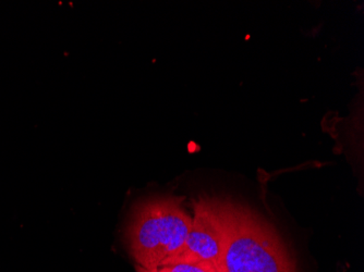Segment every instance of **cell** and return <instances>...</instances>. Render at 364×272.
Masks as SVG:
<instances>
[{
	"label": "cell",
	"mask_w": 364,
	"mask_h": 272,
	"mask_svg": "<svg viewBox=\"0 0 364 272\" xmlns=\"http://www.w3.org/2000/svg\"><path fill=\"white\" fill-rule=\"evenodd\" d=\"M228 272H296L276 229L250 208L220 200Z\"/></svg>",
	"instance_id": "obj_1"
},
{
	"label": "cell",
	"mask_w": 364,
	"mask_h": 272,
	"mask_svg": "<svg viewBox=\"0 0 364 272\" xmlns=\"http://www.w3.org/2000/svg\"><path fill=\"white\" fill-rule=\"evenodd\" d=\"M185 197L157 196L134 206L126 241L136 265L146 269L164 267L185 244L192 217L185 210Z\"/></svg>",
	"instance_id": "obj_2"
},
{
	"label": "cell",
	"mask_w": 364,
	"mask_h": 272,
	"mask_svg": "<svg viewBox=\"0 0 364 272\" xmlns=\"http://www.w3.org/2000/svg\"><path fill=\"white\" fill-rule=\"evenodd\" d=\"M192 206L193 217L185 244L165 266L215 263L223 259L225 232L220 198L201 196L193 200Z\"/></svg>",
	"instance_id": "obj_3"
},
{
	"label": "cell",
	"mask_w": 364,
	"mask_h": 272,
	"mask_svg": "<svg viewBox=\"0 0 364 272\" xmlns=\"http://www.w3.org/2000/svg\"><path fill=\"white\" fill-rule=\"evenodd\" d=\"M159 272H208L203 263L196 265H173L159 267Z\"/></svg>",
	"instance_id": "obj_4"
},
{
	"label": "cell",
	"mask_w": 364,
	"mask_h": 272,
	"mask_svg": "<svg viewBox=\"0 0 364 272\" xmlns=\"http://www.w3.org/2000/svg\"><path fill=\"white\" fill-rule=\"evenodd\" d=\"M205 266L208 272H228L226 265H225L224 259H220L215 263H202Z\"/></svg>",
	"instance_id": "obj_5"
},
{
	"label": "cell",
	"mask_w": 364,
	"mask_h": 272,
	"mask_svg": "<svg viewBox=\"0 0 364 272\" xmlns=\"http://www.w3.org/2000/svg\"><path fill=\"white\" fill-rule=\"evenodd\" d=\"M136 272H159V268H153V269H146V268L141 267V266H136Z\"/></svg>",
	"instance_id": "obj_6"
}]
</instances>
